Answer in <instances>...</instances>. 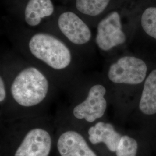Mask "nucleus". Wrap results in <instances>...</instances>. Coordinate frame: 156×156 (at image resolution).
I'll return each mask as SVG.
<instances>
[{"instance_id": "obj_8", "label": "nucleus", "mask_w": 156, "mask_h": 156, "mask_svg": "<svg viewBox=\"0 0 156 156\" xmlns=\"http://www.w3.org/2000/svg\"><path fill=\"white\" fill-rule=\"evenodd\" d=\"M145 127L156 123V69L149 73L134 111Z\"/></svg>"}, {"instance_id": "obj_10", "label": "nucleus", "mask_w": 156, "mask_h": 156, "mask_svg": "<svg viewBox=\"0 0 156 156\" xmlns=\"http://www.w3.org/2000/svg\"><path fill=\"white\" fill-rule=\"evenodd\" d=\"M87 139L92 145L103 144L108 150L116 153L123 136L115 126L108 122L101 120L87 127Z\"/></svg>"}, {"instance_id": "obj_7", "label": "nucleus", "mask_w": 156, "mask_h": 156, "mask_svg": "<svg viewBox=\"0 0 156 156\" xmlns=\"http://www.w3.org/2000/svg\"><path fill=\"white\" fill-rule=\"evenodd\" d=\"M126 41L120 16L117 12H112L98 23L95 42L101 50L109 51L123 45Z\"/></svg>"}, {"instance_id": "obj_6", "label": "nucleus", "mask_w": 156, "mask_h": 156, "mask_svg": "<svg viewBox=\"0 0 156 156\" xmlns=\"http://www.w3.org/2000/svg\"><path fill=\"white\" fill-rule=\"evenodd\" d=\"M58 128L57 148L60 156H97L80 129L72 124Z\"/></svg>"}, {"instance_id": "obj_9", "label": "nucleus", "mask_w": 156, "mask_h": 156, "mask_svg": "<svg viewBox=\"0 0 156 156\" xmlns=\"http://www.w3.org/2000/svg\"><path fill=\"white\" fill-rule=\"evenodd\" d=\"M58 25L67 39L75 45H84L91 38L89 27L72 12L62 13L58 19Z\"/></svg>"}, {"instance_id": "obj_4", "label": "nucleus", "mask_w": 156, "mask_h": 156, "mask_svg": "<svg viewBox=\"0 0 156 156\" xmlns=\"http://www.w3.org/2000/svg\"><path fill=\"white\" fill-rule=\"evenodd\" d=\"M22 135L13 156H49L53 145L54 125L39 116L15 119Z\"/></svg>"}, {"instance_id": "obj_12", "label": "nucleus", "mask_w": 156, "mask_h": 156, "mask_svg": "<svg viewBox=\"0 0 156 156\" xmlns=\"http://www.w3.org/2000/svg\"><path fill=\"white\" fill-rule=\"evenodd\" d=\"M110 0H76V7L84 15L95 16L106 9Z\"/></svg>"}, {"instance_id": "obj_2", "label": "nucleus", "mask_w": 156, "mask_h": 156, "mask_svg": "<svg viewBox=\"0 0 156 156\" xmlns=\"http://www.w3.org/2000/svg\"><path fill=\"white\" fill-rule=\"evenodd\" d=\"M148 75L146 63L133 56L119 58L110 65L106 73L112 102L125 112L134 111L142 86Z\"/></svg>"}, {"instance_id": "obj_13", "label": "nucleus", "mask_w": 156, "mask_h": 156, "mask_svg": "<svg viewBox=\"0 0 156 156\" xmlns=\"http://www.w3.org/2000/svg\"><path fill=\"white\" fill-rule=\"evenodd\" d=\"M138 143L131 135L123 134L116 151V156H136L138 151Z\"/></svg>"}, {"instance_id": "obj_1", "label": "nucleus", "mask_w": 156, "mask_h": 156, "mask_svg": "<svg viewBox=\"0 0 156 156\" xmlns=\"http://www.w3.org/2000/svg\"><path fill=\"white\" fill-rule=\"evenodd\" d=\"M5 80L8 100L5 106H11L12 110L19 112L16 119L31 117L29 112L44 106L53 90V83L44 73L33 66L23 68L10 80Z\"/></svg>"}, {"instance_id": "obj_3", "label": "nucleus", "mask_w": 156, "mask_h": 156, "mask_svg": "<svg viewBox=\"0 0 156 156\" xmlns=\"http://www.w3.org/2000/svg\"><path fill=\"white\" fill-rule=\"evenodd\" d=\"M85 89L69 106L71 124L74 126L79 124L87 127L103 120L112 102L111 91L107 83H90Z\"/></svg>"}, {"instance_id": "obj_5", "label": "nucleus", "mask_w": 156, "mask_h": 156, "mask_svg": "<svg viewBox=\"0 0 156 156\" xmlns=\"http://www.w3.org/2000/svg\"><path fill=\"white\" fill-rule=\"evenodd\" d=\"M28 49L36 59L53 70L64 71L71 64V50L61 40L50 34H35L29 41Z\"/></svg>"}, {"instance_id": "obj_15", "label": "nucleus", "mask_w": 156, "mask_h": 156, "mask_svg": "<svg viewBox=\"0 0 156 156\" xmlns=\"http://www.w3.org/2000/svg\"><path fill=\"white\" fill-rule=\"evenodd\" d=\"M8 100V87L4 77L1 75L0 76V104L1 109L4 108Z\"/></svg>"}, {"instance_id": "obj_14", "label": "nucleus", "mask_w": 156, "mask_h": 156, "mask_svg": "<svg viewBox=\"0 0 156 156\" xmlns=\"http://www.w3.org/2000/svg\"><path fill=\"white\" fill-rule=\"evenodd\" d=\"M141 25L146 33L156 39V7L145 9L141 17Z\"/></svg>"}, {"instance_id": "obj_11", "label": "nucleus", "mask_w": 156, "mask_h": 156, "mask_svg": "<svg viewBox=\"0 0 156 156\" xmlns=\"http://www.w3.org/2000/svg\"><path fill=\"white\" fill-rule=\"evenodd\" d=\"M53 12L51 0H29L24 12L25 21L30 26H36L43 18L50 16Z\"/></svg>"}]
</instances>
